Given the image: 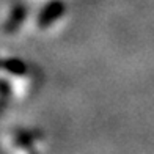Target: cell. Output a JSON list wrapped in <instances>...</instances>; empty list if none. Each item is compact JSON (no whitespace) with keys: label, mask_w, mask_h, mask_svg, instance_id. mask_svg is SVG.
I'll use <instances>...</instances> for the list:
<instances>
[{"label":"cell","mask_w":154,"mask_h":154,"mask_svg":"<svg viewBox=\"0 0 154 154\" xmlns=\"http://www.w3.org/2000/svg\"><path fill=\"white\" fill-rule=\"evenodd\" d=\"M0 68L8 71L11 74H24L25 72V65L19 60H6L0 63Z\"/></svg>","instance_id":"cell-3"},{"label":"cell","mask_w":154,"mask_h":154,"mask_svg":"<svg viewBox=\"0 0 154 154\" xmlns=\"http://www.w3.org/2000/svg\"><path fill=\"white\" fill-rule=\"evenodd\" d=\"M24 16H25V10L22 8V6H19V8H16L14 10V13L11 14V17H10V20L6 22V25H5V30L6 32H14L16 29H17V25L24 20Z\"/></svg>","instance_id":"cell-2"},{"label":"cell","mask_w":154,"mask_h":154,"mask_svg":"<svg viewBox=\"0 0 154 154\" xmlns=\"http://www.w3.org/2000/svg\"><path fill=\"white\" fill-rule=\"evenodd\" d=\"M63 11H65V5L61 2H51L49 5H46L43 11L39 13V17H38V25L39 27H49L51 24H54L55 20H57Z\"/></svg>","instance_id":"cell-1"}]
</instances>
